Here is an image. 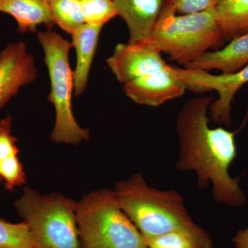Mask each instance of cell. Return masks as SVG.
<instances>
[{
	"mask_svg": "<svg viewBox=\"0 0 248 248\" xmlns=\"http://www.w3.org/2000/svg\"><path fill=\"white\" fill-rule=\"evenodd\" d=\"M54 24L71 35L85 24L79 0H47Z\"/></svg>",
	"mask_w": 248,
	"mask_h": 248,
	"instance_id": "obj_16",
	"label": "cell"
},
{
	"mask_svg": "<svg viewBox=\"0 0 248 248\" xmlns=\"http://www.w3.org/2000/svg\"><path fill=\"white\" fill-rule=\"evenodd\" d=\"M86 24L102 26L117 14L113 0H79Z\"/></svg>",
	"mask_w": 248,
	"mask_h": 248,
	"instance_id": "obj_18",
	"label": "cell"
},
{
	"mask_svg": "<svg viewBox=\"0 0 248 248\" xmlns=\"http://www.w3.org/2000/svg\"><path fill=\"white\" fill-rule=\"evenodd\" d=\"M148 248H200L190 235L172 232L146 241Z\"/></svg>",
	"mask_w": 248,
	"mask_h": 248,
	"instance_id": "obj_19",
	"label": "cell"
},
{
	"mask_svg": "<svg viewBox=\"0 0 248 248\" xmlns=\"http://www.w3.org/2000/svg\"><path fill=\"white\" fill-rule=\"evenodd\" d=\"M107 64L117 79L124 84L130 80L166 69L159 48L151 40L118 44L107 60Z\"/></svg>",
	"mask_w": 248,
	"mask_h": 248,
	"instance_id": "obj_8",
	"label": "cell"
},
{
	"mask_svg": "<svg viewBox=\"0 0 248 248\" xmlns=\"http://www.w3.org/2000/svg\"><path fill=\"white\" fill-rule=\"evenodd\" d=\"M37 40L45 53L50 78L51 90L48 100L55 110V125L50 139L55 143L73 145L87 141L89 130L80 126L72 108L74 79L68 58L73 48L72 42L51 29L37 32Z\"/></svg>",
	"mask_w": 248,
	"mask_h": 248,
	"instance_id": "obj_5",
	"label": "cell"
},
{
	"mask_svg": "<svg viewBox=\"0 0 248 248\" xmlns=\"http://www.w3.org/2000/svg\"><path fill=\"white\" fill-rule=\"evenodd\" d=\"M171 67L174 74L184 83L186 89L200 94L216 91L218 98L214 99L210 104L208 113L215 123L229 127L235 94L248 83V64L234 73L220 75L200 70Z\"/></svg>",
	"mask_w": 248,
	"mask_h": 248,
	"instance_id": "obj_7",
	"label": "cell"
},
{
	"mask_svg": "<svg viewBox=\"0 0 248 248\" xmlns=\"http://www.w3.org/2000/svg\"><path fill=\"white\" fill-rule=\"evenodd\" d=\"M0 179L4 183L5 188L10 191L25 183L26 174L17 156L10 157L1 163Z\"/></svg>",
	"mask_w": 248,
	"mask_h": 248,
	"instance_id": "obj_20",
	"label": "cell"
},
{
	"mask_svg": "<svg viewBox=\"0 0 248 248\" xmlns=\"http://www.w3.org/2000/svg\"><path fill=\"white\" fill-rule=\"evenodd\" d=\"M0 12L16 19L21 33H33L40 25L49 29L55 25L47 0H0Z\"/></svg>",
	"mask_w": 248,
	"mask_h": 248,
	"instance_id": "obj_14",
	"label": "cell"
},
{
	"mask_svg": "<svg viewBox=\"0 0 248 248\" xmlns=\"http://www.w3.org/2000/svg\"><path fill=\"white\" fill-rule=\"evenodd\" d=\"M150 39L161 53L183 68L204 53L221 48L226 42L217 22L216 8L179 15L167 5Z\"/></svg>",
	"mask_w": 248,
	"mask_h": 248,
	"instance_id": "obj_3",
	"label": "cell"
},
{
	"mask_svg": "<svg viewBox=\"0 0 248 248\" xmlns=\"http://www.w3.org/2000/svg\"><path fill=\"white\" fill-rule=\"evenodd\" d=\"M102 26L85 24L71 34L72 45L76 51V68L73 71L76 95L84 93L87 87L90 71L99 42Z\"/></svg>",
	"mask_w": 248,
	"mask_h": 248,
	"instance_id": "obj_13",
	"label": "cell"
},
{
	"mask_svg": "<svg viewBox=\"0 0 248 248\" xmlns=\"http://www.w3.org/2000/svg\"><path fill=\"white\" fill-rule=\"evenodd\" d=\"M81 248H148L146 240L122 210L115 191H94L76 205Z\"/></svg>",
	"mask_w": 248,
	"mask_h": 248,
	"instance_id": "obj_4",
	"label": "cell"
},
{
	"mask_svg": "<svg viewBox=\"0 0 248 248\" xmlns=\"http://www.w3.org/2000/svg\"><path fill=\"white\" fill-rule=\"evenodd\" d=\"M76 205L61 194L42 195L29 187L14 203L30 228L36 248H81Z\"/></svg>",
	"mask_w": 248,
	"mask_h": 248,
	"instance_id": "obj_6",
	"label": "cell"
},
{
	"mask_svg": "<svg viewBox=\"0 0 248 248\" xmlns=\"http://www.w3.org/2000/svg\"><path fill=\"white\" fill-rule=\"evenodd\" d=\"M213 101L209 95L192 98L181 109L176 125L180 146L176 167L195 171L199 188H206L211 182L214 197L219 203L243 206L247 197L239 177L229 173L237 155L235 133L221 126L210 128L208 114Z\"/></svg>",
	"mask_w": 248,
	"mask_h": 248,
	"instance_id": "obj_1",
	"label": "cell"
},
{
	"mask_svg": "<svg viewBox=\"0 0 248 248\" xmlns=\"http://www.w3.org/2000/svg\"><path fill=\"white\" fill-rule=\"evenodd\" d=\"M115 192L121 208L146 241L182 232L190 235L200 248H213L211 238L192 221L182 196L175 191L151 187L142 174H137L117 183Z\"/></svg>",
	"mask_w": 248,
	"mask_h": 248,
	"instance_id": "obj_2",
	"label": "cell"
},
{
	"mask_svg": "<svg viewBox=\"0 0 248 248\" xmlns=\"http://www.w3.org/2000/svg\"><path fill=\"white\" fill-rule=\"evenodd\" d=\"M1 179H0V183H1Z\"/></svg>",
	"mask_w": 248,
	"mask_h": 248,
	"instance_id": "obj_24",
	"label": "cell"
},
{
	"mask_svg": "<svg viewBox=\"0 0 248 248\" xmlns=\"http://www.w3.org/2000/svg\"><path fill=\"white\" fill-rule=\"evenodd\" d=\"M218 1V0H169L167 6L177 14H190L216 8Z\"/></svg>",
	"mask_w": 248,
	"mask_h": 248,
	"instance_id": "obj_22",
	"label": "cell"
},
{
	"mask_svg": "<svg viewBox=\"0 0 248 248\" xmlns=\"http://www.w3.org/2000/svg\"><path fill=\"white\" fill-rule=\"evenodd\" d=\"M129 31L130 43L151 38L169 0H113Z\"/></svg>",
	"mask_w": 248,
	"mask_h": 248,
	"instance_id": "obj_11",
	"label": "cell"
},
{
	"mask_svg": "<svg viewBox=\"0 0 248 248\" xmlns=\"http://www.w3.org/2000/svg\"><path fill=\"white\" fill-rule=\"evenodd\" d=\"M0 248H36L27 222L13 223L0 218Z\"/></svg>",
	"mask_w": 248,
	"mask_h": 248,
	"instance_id": "obj_17",
	"label": "cell"
},
{
	"mask_svg": "<svg viewBox=\"0 0 248 248\" xmlns=\"http://www.w3.org/2000/svg\"><path fill=\"white\" fill-rule=\"evenodd\" d=\"M12 117H7L0 120V166L4 160L17 156L19 150L17 139L11 133Z\"/></svg>",
	"mask_w": 248,
	"mask_h": 248,
	"instance_id": "obj_21",
	"label": "cell"
},
{
	"mask_svg": "<svg viewBox=\"0 0 248 248\" xmlns=\"http://www.w3.org/2000/svg\"><path fill=\"white\" fill-rule=\"evenodd\" d=\"M216 11L226 42L248 33V0H218Z\"/></svg>",
	"mask_w": 248,
	"mask_h": 248,
	"instance_id": "obj_15",
	"label": "cell"
},
{
	"mask_svg": "<svg viewBox=\"0 0 248 248\" xmlns=\"http://www.w3.org/2000/svg\"><path fill=\"white\" fill-rule=\"evenodd\" d=\"M37 77L35 59L23 42L10 43L0 52V109Z\"/></svg>",
	"mask_w": 248,
	"mask_h": 248,
	"instance_id": "obj_9",
	"label": "cell"
},
{
	"mask_svg": "<svg viewBox=\"0 0 248 248\" xmlns=\"http://www.w3.org/2000/svg\"><path fill=\"white\" fill-rule=\"evenodd\" d=\"M247 64L248 33L234 39L221 48L204 53L185 68L205 72L217 70L227 74L239 71Z\"/></svg>",
	"mask_w": 248,
	"mask_h": 248,
	"instance_id": "obj_12",
	"label": "cell"
},
{
	"mask_svg": "<svg viewBox=\"0 0 248 248\" xmlns=\"http://www.w3.org/2000/svg\"><path fill=\"white\" fill-rule=\"evenodd\" d=\"M236 248H248V228L240 230L232 239Z\"/></svg>",
	"mask_w": 248,
	"mask_h": 248,
	"instance_id": "obj_23",
	"label": "cell"
},
{
	"mask_svg": "<svg viewBox=\"0 0 248 248\" xmlns=\"http://www.w3.org/2000/svg\"><path fill=\"white\" fill-rule=\"evenodd\" d=\"M127 97L139 105L159 107L184 95L185 84L172 71L171 65L166 69L140 77L124 84Z\"/></svg>",
	"mask_w": 248,
	"mask_h": 248,
	"instance_id": "obj_10",
	"label": "cell"
}]
</instances>
